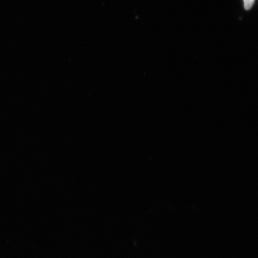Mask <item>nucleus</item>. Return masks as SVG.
<instances>
[{
    "label": "nucleus",
    "instance_id": "f257e3e1",
    "mask_svg": "<svg viewBox=\"0 0 258 258\" xmlns=\"http://www.w3.org/2000/svg\"><path fill=\"white\" fill-rule=\"evenodd\" d=\"M243 1L244 9L249 10L252 8V6H253L255 0H243Z\"/></svg>",
    "mask_w": 258,
    "mask_h": 258
}]
</instances>
